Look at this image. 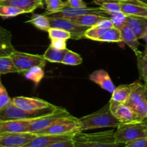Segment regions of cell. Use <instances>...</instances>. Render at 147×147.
<instances>
[{
    "mask_svg": "<svg viewBox=\"0 0 147 147\" xmlns=\"http://www.w3.org/2000/svg\"><path fill=\"white\" fill-rule=\"evenodd\" d=\"M78 119L82 131L101 128H117L122 123L111 113L109 103L100 110Z\"/></svg>",
    "mask_w": 147,
    "mask_h": 147,
    "instance_id": "cell-1",
    "label": "cell"
},
{
    "mask_svg": "<svg viewBox=\"0 0 147 147\" xmlns=\"http://www.w3.org/2000/svg\"><path fill=\"white\" fill-rule=\"evenodd\" d=\"M59 109L58 106L53 105L47 109L28 111L23 110L12 103V101L0 110V121L11 120H27L35 119L53 113Z\"/></svg>",
    "mask_w": 147,
    "mask_h": 147,
    "instance_id": "cell-2",
    "label": "cell"
},
{
    "mask_svg": "<svg viewBox=\"0 0 147 147\" xmlns=\"http://www.w3.org/2000/svg\"><path fill=\"white\" fill-rule=\"evenodd\" d=\"M116 142L126 145L141 138L147 137V119L142 121L121 123L114 132Z\"/></svg>",
    "mask_w": 147,
    "mask_h": 147,
    "instance_id": "cell-3",
    "label": "cell"
},
{
    "mask_svg": "<svg viewBox=\"0 0 147 147\" xmlns=\"http://www.w3.org/2000/svg\"><path fill=\"white\" fill-rule=\"evenodd\" d=\"M79 119L73 116L63 118L55 122L49 127L36 132V135H56L73 136L81 132Z\"/></svg>",
    "mask_w": 147,
    "mask_h": 147,
    "instance_id": "cell-4",
    "label": "cell"
},
{
    "mask_svg": "<svg viewBox=\"0 0 147 147\" xmlns=\"http://www.w3.org/2000/svg\"><path fill=\"white\" fill-rule=\"evenodd\" d=\"M136 114L139 121L147 119V86L140 82L131 93L129 100L126 102Z\"/></svg>",
    "mask_w": 147,
    "mask_h": 147,
    "instance_id": "cell-5",
    "label": "cell"
},
{
    "mask_svg": "<svg viewBox=\"0 0 147 147\" xmlns=\"http://www.w3.org/2000/svg\"><path fill=\"white\" fill-rule=\"evenodd\" d=\"M9 56L18 68L20 73L22 74L35 66L43 68L47 61L42 55L22 53L16 50Z\"/></svg>",
    "mask_w": 147,
    "mask_h": 147,
    "instance_id": "cell-6",
    "label": "cell"
},
{
    "mask_svg": "<svg viewBox=\"0 0 147 147\" xmlns=\"http://www.w3.org/2000/svg\"><path fill=\"white\" fill-rule=\"evenodd\" d=\"M44 15L47 17H60V18H70V17H76V16L85 15V14H95V15L101 16L106 18L112 19L113 14L109 13L105 11L100 7H85V8L74 9L71 7H65L62 11L58 12L50 13L46 14L44 13Z\"/></svg>",
    "mask_w": 147,
    "mask_h": 147,
    "instance_id": "cell-7",
    "label": "cell"
},
{
    "mask_svg": "<svg viewBox=\"0 0 147 147\" xmlns=\"http://www.w3.org/2000/svg\"><path fill=\"white\" fill-rule=\"evenodd\" d=\"M70 116L72 115L65 109L59 107V109L53 112V113L34 119V121L29 126L27 133L34 134L39 131L43 130V129L49 127L53 123L60 119Z\"/></svg>",
    "mask_w": 147,
    "mask_h": 147,
    "instance_id": "cell-8",
    "label": "cell"
},
{
    "mask_svg": "<svg viewBox=\"0 0 147 147\" xmlns=\"http://www.w3.org/2000/svg\"><path fill=\"white\" fill-rule=\"evenodd\" d=\"M51 27L63 29L71 34V39L80 40L85 37V33L90 27L79 25L68 19L60 17H48Z\"/></svg>",
    "mask_w": 147,
    "mask_h": 147,
    "instance_id": "cell-9",
    "label": "cell"
},
{
    "mask_svg": "<svg viewBox=\"0 0 147 147\" xmlns=\"http://www.w3.org/2000/svg\"><path fill=\"white\" fill-rule=\"evenodd\" d=\"M109 107L112 114L122 123L139 121L134 111L126 103L111 100Z\"/></svg>",
    "mask_w": 147,
    "mask_h": 147,
    "instance_id": "cell-10",
    "label": "cell"
},
{
    "mask_svg": "<svg viewBox=\"0 0 147 147\" xmlns=\"http://www.w3.org/2000/svg\"><path fill=\"white\" fill-rule=\"evenodd\" d=\"M37 136L33 133L0 135V147H22Z\"/></svg>",
    "mask_w": 147,
    "mask_h": 147,
    "instance_id": "cell-11",
    "label": "cell"
},
{
    "mask_svg": "<svg viewBox=\"0 0 147 147\" xmlns=\"http://www.w3.org/2000/svg\"><path fill=\"white\" fill-rule=\"evenodd\" d=\"M11 101L17 107L28 111L41 110L53 106L50 103L42 99L24 96H17L11 99Z\"/></svg>",
    "mask_w": 147,
    "mask_h": 147,
    "instance_id": "cell-12",
    "label": "cell"
},
{
    "mask_svg": "<svg viewBox=\"0 0 147 147\" xmlns=\"http://www.w3.org/2000/svg\"><path fill=\"white\" fill-rule=\"evenodd\" d=\"M120 8L126 16L147 17V4L140 0H120Z\"/></svg>",
    "mask_w": 147,
    "mask_h": 147,
    "instance_id": "cell-13",
    "label": "cell"
},
{
    "mask_svg": "<svg viewBox=\"0 0 147 147\" xmlns=\"http://www.w3.org/2000/svg\"><path fill=\"white\" fill-rule=\"evenodd\" d=\"M34 119H27L0 121V135L27 133L29 126L34 121Z\"/></svg>",
    "mask_w": 147,
    "mask_h": 147,
    "instance_id": "cell-14",
    "label": "cell"
},
{
    "mask_svg": "<svg viewBox=\"0 0 147 147\" xmlns=\"http://www.w3.org/2000/svg\"><path fill=\"white\" fill-rule=\"evenodd\" d=\"M125 24L136 34L139 40L147 34V17L141 16H126Z\"/></svg>",
    "mask_w": 147,
    "mask_h": 147,
    "instance_id": "cell-15",
    "label": "cell"
},
{
    "mask_svg": "<svg viewBox=\"0 0 147 147\" xmlns=\"http://www.w3.org/2000/svg\"><path fill=\"white\" fill-rule=\"evenodd\" d=\"M89 78L91 81L98 85L102 89L109 93H112L116 89L110 76L108 72L104 70L101 69V70H97L93 72L89 76Z\"/></svg>",
    "mask_w": 147,
    "mask_h": 147,
    "instance_id": "cell-16",
    "label": "cell"
},
{
    "mask_svg": "<svg viewBox=\"0 0 147 147\" xmlns=\"http://www.w3.org/2000/svg\"><path fill=\"white\" fill-rule=\"evenodd\" d=\"M114 130L92 133V136L96 142L95 147H123L116 142Z\"/></svg>",
    "mask_w": 147,
    "mask_h": 147,
    "instance_id": "cell-17",
    "label": "cell"
},
{
    "mask_svg": "<svg viewBox=\"0 0 147 147\" xmlns=\"http://www.w3.org/2000/svg\"><path fill=\"white\" fill-rule=\"evenodd\" d=\"M70 136H56V135H37L34 139L22 147H47L49 145L60 141L72 139Z\"/></svg>",
    "mask_w": 147,
    "mask_h": 147,
    "instance_id": "cell-18",
    "label": "cell"
},
{
    "mask_svg": "<svg viewBox=\"0 0 147 147\" xmlns=\"http://www.w3.org/2000/svg\"><path fill=\"white\" fill-rule=\"evenodd\" d=\"M0 4L20 8L24 13H31L39 7H43V0H3Z\"/></svg>",
    "mask_w": 147,
    "mask_h": 147,
    "instance_id": "cell-19",
    "label": "cell"
},
{
    "mask_svg": "<svg viewBox=\"0 0 147 147\" xmlns=\"http://www.w3.org/2000/svg\"><path fill=\"white\" fill-rule=\"evenodd\" d=\"M120 30L121 32L122 42L126 43L133 50L136 57L143 54V53L141 52L139 49V46H140L139 39L136 37V34L133 32V31L126 24H124L120 29Z\"/></svg>",
    "mask_w": 147,
    "mask_h": 147,
    "instance_id": "cell-20",
    "label": "cell"
},
{
    "mask_svg": "<svg viewBox=\"0 0 147 147\" xmlns=\"http://www.w3.org/2000/svg\"><path fill=\"white\" fill-rule=\"evenodd\" d=\"M139 81V80H136L131 84L120 85L119 86H118L117 88H116L114 91L112 93L111 100L119 102V103H126L129 100L131 93L134 90L136 86H137Z\"/></svg>",
    "mask_w": 147,
    "mask_h": 147,
    "instance_id": "cell-21",
    "label": "cell"
},
{
    "mask_svg": "<svg viewBox=\"0 0 147 147\" xmlns=\"http://www.w3.org/2000/svg\"><path fill=\"white\" fill-rule=\"evenodd\" d=\"M11 39V32L0 25V57L9 56L15 50Z\"/></svg>",
    "mask_w": 147,
    "mask_h": 147,
    "instance_id": "cell-22",
    "label": "cell"
},
{
    "mask_svg": "<svg viewBox=\"0 0 147 147\" xmlns=\"http://www.w3.org/2000/svg\"><path fill=\"white\" fill-rule=\"evenodd\" d=\"M67 19L73 22L76 24H79V25L92 27L98 24L100 22L107 18L104 17H101V16L95 15V14H85V15L76 16V17H70V18Z\"/></svg>",
    "mask_w": 147,
    "mask_h": 147,
    "instance_id": "cell-23",
    "label": "cell"
},
{
    "mask_svg": "<svg viewBox=\"0 0 147 147\" xmlns=\"http://www.w3.org/2000/svg\"><path fill=\"white\" fill-rule=\"evenodd\" d=\"M67 50V49L57 50L52 45H50L48 48L45 50L42 56L47 61L50 62V63H62Z\"/></svg>",
    "mask_w": 147,
    "mask_h": 147,
    "instance_id": "cell-24",
    "label": "cell"
},
{
    "mask_svg": "<svg viewBox=\"0 0 147 147\" xmlns=\"http://www.w3.org/2000/svg\"><path fill=\"white\" fill-rule=\"evenodd\" d=\"M74 147H95L96 143L91 134H85L83 131L73 136Z\"/></svg>",
    "mask_w": 147,
    "mask_h": 147,
    "instance_id": "cell-25",
    "label": "cell"
},
{
    "mask_svg": "<svg viewBox=\"0 0 147 147\" xmlns=\"http://www.w3.org/2000/svg\"><path fill=\"white\" fill-rule=\"evenodd\" d=\"M26 22L30 23V24H33L35 27H37V29L43 30V31L47 32L49 29L51 27L48 17H46L43 14H33L31 18Z\"/></svg>",
    "mask_w": 147,
    "mask_h": 147,
    "instance_id": "cell-26",
    "label": "cell"
},
{
    "mask_svg": "<svg viewBox=\"0 0 147 147\" xmlns=\"http://www.w3.org/2000/svg\"><path fill=\"white\" fill-rule=\"evenodd\" d=\"M93 3L111 14L121 12L120 0H93Z\"/></svg>",
    "mask_w": 147,
    "mask_h": 147,
    "instance_id": "cell-27",
    "label": "cell"
},
{
    "mask_svg": "<svg viewBox=\"0 0 147 147\" xmlns=\"http://www.w3.org/2000/svg\"><path fill=\"white\" fill-rule=\"evenodd\" d=\"M99 42H122L121 32L120 29L116 27H113L108 29L106 32L100 37Z\"/></svg>",
    "mask_w": 147,
    "mask_h": 147,
    "instance_id": "cell-28",
    "label": "cell"
},
{
    "mask_svg": "<svg viewBox=\"0 0 147 147\" xmlns=\"http://www.w3.org/2000/svg\"><path fill=\"white\" fill-rule=\"evenodd\" d=\"M8 73H20V71L10 56H1L0 57V74Z\"/></svg>",
    "mask_w": 147,
    "mask_h": 147,
    "instance_id": "cell-29",
    "label": "cell"
},
{
    "mask_svg": "<svg viewBox=\"0 0 147 147\" xmlns=\"http://www.w3.org/2000/svg\"><path fill=\"white\" fill-rule=\"evenodd\" d=\"M23 74L27 80H32L36 85L39 84L41 82L45 76L42 67H38V66H35V67L30 69Z\"/></svg>",
    "mask_w": 147,
    "mask_h": 147,
    "instance_id": "cell-30",
    "label": "cell"
},
{
    "mask_svg": "<svg viewBox=\"0 0 147 147\" xmlns=\"http://www.w3.org/2000/svg\"><path fill=\"white\" fill-rule=\"evenodd\" d=\"M22 14H24V11L21 9L11 5L0 4V17L1 18L7 19L14 17Z\"/></svg>",
    "mask_w": 147,
    "mask_h": 147,
    "instance_id": "cell-31",
    "label": "cell"
},
{
    "mask_svg": "<svg viewBox=\"0 0 147 147\" xmlns=\"http://www.w3.org/2000/svg\"><path fill=\"white\" fill-rule=\"evenodd\" d=\"M83 63V58L78 53L67 49L62 63L67 65H78Z\"/></svg>",
    "mask_w": 147,
    "mask_h": 147,
    "instance_id": "cell-32",
    "label": "cell"
},
{
    "mask_svg": "<svg viewBox=\"0 0 147 147\" xmlns=\"http://www.w3.org/2000/svg\"><path fill=\"white\" fill-rule=\"evenodd\" d=\"M46 4V14L58 12L66 7L65 1L63 0H45Z\"/></svg>",
    "mask_w": 147,
    "mask_h": 147,
    "instance_id": "cell-33",
    "label": "cell"
},
{
    "mask_svg": "<svg viewBox=\"0 0 147 147\" xmlns=\"http://www.w3.org/2000/svg\"><path fill=\"white\" fill-rule=\"evenodd\" d=\"M108 29L103 28V27L94 26L88 29L87 31L85 33V37L91 40L98 41L100 37L106 32Z\"/></svg>",
    "mask_w": 147,
    "mask_h": 147,
    "instance_id": "cell-34",
    "label": "cell"
},
{
    "mask_svg": "<svg viewBox=\"0 0 147 147\" xmlns=\"http://www.w3.org/2000/svg\"><path fill=\"white\" fill-rule=\"evenodd\" d=\"M47 32H48L50 40L51 39H62V40H67L69 39H71V34L63 29L50 27Z\"/></svg>",
    "mask_w": 147,
    "mask_h": 147,
    "instance_id": "cell-35",
    "label": "cell"
},
{
    "mask_svg": "<svg viewBox=\"0 0 147 147\" xmlns=\"http://www.w3.org/2000/svg\"><path fill=\"white\" fill-rule=\"evenodd\" d=\"M137 66L141 79L144 80L147 78V56L144 54L137 56Z\"/></svg>",
    "mask_w": 147,
    "mask_h": 147,
    "instance_id": "cell-36",
    "label": "cell"
},
{
    "mask_svg": "<svg viewBox=\"0 0 147 147\" xmlns=\"http://www.w3.org/2000/svg\"><path fill=\"white\" fill-rule=\"evenodd\" d=\"M1 75L0 74V110L11 102V99L10 98L5 87L1 82Z\"/></svg>",
    "mask_w": 147,
    "mask_h": 147,
    "instance_id": "cell-37",
    "label": "cell"
},
{
    "mask_svg": "<svg viewBox=\"0 0 147 147\" xmlns=\"http://www.w3.org/2000/svg\"><path fill=\"white\" fill-rule=\"evenodd\" d=\"M65 5L66 7L74 9L87 7V4L83 0H66Z\"/></svg>",
    "mask_w": 147,
    "mask_h": 147,
    "instance_id": "cell-38",
    "label": "cell"
},
{
    "mask_svg": "<svg viewBox=\"0 0 147 147\" xmlns=\"http://www.w3.org/2000/svg\"><path fill=\"white\" fill-rule=\"evenodd\" d=\"M51 42H50V45L53 46L55 48L57 49V50H65L67 49L66 46V40H62V39H51Z\"/></svg>",
    "mask_w": 147,
    "mask_h": 147,
    "instance_id": "cell-39",
    "label": "cell"
},
{
    "mask_svg": "<svg viewBox=\"0 0 147 147\" xmlns=\"http://www.w3.org/2000/svg\"><path fill=\"white\" fill-rule=\"evenodd\" d=\"M123 147H147V137L136 139L127 144Z\"/></svg>",
    "mask_w": 147,
    "mask_h": 147,
    "instance_id": "cell-40",
    "label": "cell"
},
{
    "mask_svg": "<svg viewBox=\"0 0 147 147\" xmlns=\"http://www.w3.org/2000/svg\"><path fill=\"white\" fill-rule=\"evenodd\" d=\"M47 147H74V144H73V138H72V139L55 142V143L49 145Z\"/></svg>",
    "mask_w": 147,
    "mask_h": 147,
    "instance_id": "cell-41",
    "label": "cell"
},
{
    "mask_svg": "<svg viewBox=\"0 0 147 147\" xmlns=\"http://www.w3.org/2000/svg\"><path fill=\"white\" fill-rule=\"evenodd\" d=\"M143 54L144 55H146V56H147V46L146 47H145V49H144V53H143Z\"/></svg>",
    "mask_w": 147,
    "mask_h": 147,
    "instance_id": "cell-42",
    "label": "cell"
},
{
    "mask_svg": "<svg viewBox=\"0 0 147 147\" xmlns=\"http://www.w3.org/2000/svg\"><path fill=\"white\" fill-rule=\"evenodd\" d=\"M144 40L145 41V42H146V46H147V34H146V35H145V37H144Z\"/></svg>",
    "mask_w": 147,
    "mask_h": 147,
    "instance_id": "cell-43",
    "label": "cell"
},
{
    "mask_svg": "<svg viewBox=\"0 0 147 147\" xmlns=\"http://www.w3.org/2000/svg\"><path fill=\"white\" fill-rule=\"evenodd\" d=\"M141 1H142V2L145 3V4H147V0H140Z\"/></svg>",
    "mask_w": 147,
    "mask_h": 147,
    "instance_id": "cell-44",
    "label": "cell"
},
{
    "mask_svg": "<svg viewBox=\"0 0 147 147\" xmlns=\"http://www.w3.org/2000/svg\"><path fill=\"white\" fill-rule=\"evenodd\" d=\"M144 83L147 86V78L146 79H144Z\"/></svg>",
    "mask_w": 147,
    "mask_h": 147,
    "instance_id": "cell-45",
    "label": "cell"
},
{
    "mask_svg": "<svg viewBox=\"0 0 147 147\" xmlns=\"http://www.w3.org/2000/svg\"><path fill=\"white\" fill-rule=\"evenodd\" d=\"M3 1V0H0V1Z\"/></svg>",
    "mask_w": 147,
    "mask_h": 147,
    "instance_id": "cell-46",
    "label": "cell"
},
{
    "mask_svg": "<svg viewBox=\"0 0 147 147\" xmlns=\"http://www.w3.org/2000/svg\"></svg>",
    "mask_w": 147,
    "mask_h": 147,
    "instance_id": "cell-47",
    "label": "cell"
}]
</instances>
